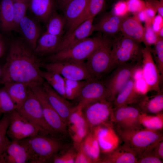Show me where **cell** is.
<instances>
[{
  "label": "cell",
  "mask_w": 163,
  "mask_h": 163,
  "mask_svg": "<svg viewBox=\"0 0 163 163\" xmlns=\"http://www.w3.org/2000/svg\"><path fill=\"white\" fill-rule=\"evenodd\" d=\"M43 63L34 50L22 39L11 43L6 61L2 66L0 84L17 82L29 87L42 85L44 82L40 68Z\"/></svg>",
  "instance_id": "1"
},
{
  "label": "cell",
  "mask_w": 163,
  "mask_h": 163,
  "mask_svg": "<svg viewBox=\"0 0 163 163\" xmlns=\"http://www.w3.org/2000/svg\"><path fill=\"white\" fill-rule=\"evenodd\" d=\"M18 141L27 150L30 163H49L52 157L63 148L59 138L43 134Z\"/></svg>",
  "instance_id": "2"
},
{
  "label": "cell",
  "mask_w": 163,
  "mask_h": 163,
  "mask_svg": "<svg viewBox=\"0 0 163 163\" xmlns=\"http://www.w3.org/2000/svg\"><path fill=\"white\" fill-rule=\"evenodd\" d=\"M115 131L124 144L131 149L137 158L154 144L163 140V135L160 131L144 128L127 129L116 128Z\"/></svg>",
  "instance_id": "3"
},
{
  "label": "cell",
  "mask_w": 163,
  "mask_h": 163,
  "mask_svg": "<svg viewBox=\"0 0 163 163\" xmlns=\"http://www.w3.org/2000/svg\"><path fill=\"white\" fill-rule=\"evenodd\" d=\"M100 37H88L68 49L50 55L48 62L61 61L85 62L106 41Z\"/></svg>",
  "instance_id": "4"
},
{
  "label": "cell",
  "mask_w": 163,
  "mask_h": 163,
  "mask_svg": "<svg viewBox=\"0 0 163 163\" xmlns=\"http://www.w3.org/2000/svg\"><path fill=\"white\" fill-rule=\"evenodd\" d=\"M111 41V55L116 66L142 60V48L139 43L124 36L120 32Z\"/></svg>",
  "instance_id": "5"
},
{
  "label": "cell",
  "mask_w": 163,
  "mask_h": 163,
  "mask_svg": "<svg viewBox=\"0 0 163 163\" xmlns=\"http://www.w3.org/2000/svg\"><path fill=\"white\" fill-rule=\"evenodd\" d=\"M111 41L107 39L85 62L90 74L94 79L100 80L116 67L111 55Z\"/></svg>",
  "instance_id": "6"
},
{
  "label": "cell",
  "mask_w": 163,
  "mask_h": 163,
  "mask_svg": "<svg viewBox=\"0 0 163 163\" xmlns=\"http://www.w3.org/2000/svg\"><path fill=\"white\" fill-rule=\"evenodd\" d=\"M16 110L24 117L38 126L44 134L59 138L46 122L41 104L30 88L27 98Z\"/></svg>",
  "instance_id": "7"
},
{
  "label": "cell",
  "mask_w": 163,
  "mask_h": 163,
  "mask_svg": "<svg viewBox=\"0 0 163 163\" xmlns=\"http://www.w3.org/2000/svg\"><path fill=\"white\" fill-rule=\"evenodd\" d=\"M141 63L142 60L129 62L118 66L112 70L103 82L109 94L110 101H113L120 91L132 78L135 70Z\"/></svg>",
  "instance_id": "8"
},
{
  "label": "cell",
  "mask_w": 163,
  "mask_h": 163,
  "mask_svg": "<svg viewBox=\"0 0 163 163\" xmlns=\"http://www.w3.org/2000/svg\"><path fill=\"white\" fill-rule=\"evenodd\" d=\"M112 102L106 99L90 103L82 108L83 115L90 130L112 123Z\"/></svg>",
  "instance_id": "9"
},
{
  "label": "cell",
  "mask_w": 163,
  "mask_h": 163,
  "mask_svg": "<svg viewBox=\"0 0 163 163\" xmlns=\"http://www.w3.org/2000/svg\"><path fill=\"white\" fill-rule=\"evenodd\" d=\"M42 67L46 71L58 73L69 79L82 81L94 79L88 70L85 62L61 61L43 63Z\"/></svg>",
  "instance_id": "10"
},
{
  "label": "cell",
  "mask_w": 163,
  "mask_h": 163,
  "mask_svg": "<svg viewBox=\"0 0 163 163\" xmlns=\"http://www.w3.org/2000/svg\"><path fill=\"white\" fill-rule=\"evenodd\" d=\"M30 87L41 104L44 118L49 126L59 136L66 134L67 125L49 101L42 85Z\"/></svg>",
  "instance_id": "11"
},
{
  "label": "cell",
  "mask_w": 163,
  "mask_h": 163,
  "mask_svg": "<svg viewBox=\"0 0 163 163\" xmlns=\"http://www.w3.org/2000/svg\"><path fill=\"white\" fill-rule=\"evenodd\" d=\"M39 134H44L38 126L24 117L17 110L11 113L7 135L11 140L18 141Z\"/></svg>",
  "instance_id": "12"
},
{
  "label": "cell",
  "mask_w": 163,
  "mask_h": 163,
  "mask_svg": "<svg viewBox=\"0 0 163 163\" xmlns=\"http://www.w3.org/2000/svg\"><path fill=\"white\" fill-rule=\"evenodd\" d=\"M109 94L104 82L93 79L87 80L82 87L76 98L77 105L83 108L90 103L104 99L109 101Z\"/></svg>",
  "instance_id": "13"
},
{
  "label": "cell",
  "mask_w": 163,
  "mask_h": 163,
  "mask_svg": "<svg viewBox=\"0 0 163 163\" xmlns=\"http://www.w3.org/2000/svg\"><path fill=\"white\" fill-rule=\"evenodd\" d=\"M150 47L145 46L142 49L141 66L143 77L150 91L157 93L161 91L160 83L161 79L158 69L153 58Z\"/></svg>",
  "instance_id": "14"
},
{
  "label": "cell",
  "mask_w": 163,
  "mask_h": 163,
  "mask_svg": "<svg viewBox=\"0 0 163 163\" xmlns=\"http://www.w3.org/2000/svg\"><path fill=\"white\" fill-rule=\"evenodd\" d=\"M89 0H72L63 10L66 29V32L63 37L70 34L80 24Z\"/></svg>",
  "instance_id": "15"
},
{
  "label": "cell",
  "mask_w": 163,
  "mask_h": 163,
  "mask_svg": "<svg viewBox=\"0 0 163 163\" xmlns=\"http://www.w3.org/2000/svg\"><path fill=\"white\" fill-rule=\"evenodd\" d=\"M94 18L88 19L79 24L68 35L63 37L55 52L65 50L88 38L94 31Z\"/></svg>",
  "instance_id": "16"
},
{
  "label": "cell",
  "mask_w": 163,
  "mask_h": 163,
  "mask_svg": "<svg viewBox=\"0 0 163 163\" xmlns=\"http://www.w3.org/2000/svg\"><path fill=\"white\" fill-rule=\"evenodd\" d=\"M42 86L50 104L67 125L75 106L57 93L46 82H44Z\"/></svg>",
  "instance_id": "17"
},
{
  "label": "cell",
  "mask_w": 163,
  "mask_h": 163,
  "mask_svg": "<svg viewBox=\"0 0 163 163\" xmlns=\"http://www.w3.org/2000/svg\"><path fill=\"white\" fill-rule=\"evenodd\" d=\"M96 136L101 152H109L119 145V137L112 123L103 125L93 129Z\"/></svg>",
  "instance_id": "18"
},
{
  "label": "cell",
  "mask_w": 163,
  "mask_h": 163,
  "mask_svg": "<svg viewBox=\"0 0 163 163\" xmlns=\"http://www.w3.org/2000/svg\"><path fill=\"white\" fill-rule=\"evenodd\" d=\"M41 31L37 21L26 15L19 23L17 32L21 34L24 40L34 50L41 35Z\"/></svg>",
  "instance_id": "19"
},
{
  "label": "cell",
  "mask_w": 163,
  "mask_h": 163,
  "mask_svg": "<svg viewBox=\"0 0 163 163\" xmlns=\"http://www.w3.org/2000/svg\"><path fill=\"white\" fill-rule=\"evenodd\" d=\"M4 163H29L30 155L26 148L18 141L11 140L1 158Z\"/></svg>",
  "instance_id": "20"
},
{
  "label": "cell",
  "mask_w": 163,
  "mask_h": 163,
  "mask_svg": "<svg viewBox=\"0 0 163 163\" xmlns=\"http://www.w3.org/2000/svg\"><path fill=\"white\" fill-rule=\"evenodd\" d=\"M104 154L99 163H137L138 158L135 153L124 144Z\"/></svg>",
  "instance_id": "21"
},
{
  "label": "cell",
  "mask_w": 163,
  "mask_h": 163,
  "mask_svg": "<svg viewBox=\"0 0 163 163\" xmlns=\"http://www.w3.org/2000/svg\"><path fill=\"white\" fill-rule=\"evenodd\" d=\"M28 9L37 20L46 24L52 13L56 10V0H27Z\"/></svg>",
  "instance_id": "22"
},
{
  "label": "cell",
  "mask_w": 163,
  "mask_h": 163,
  "mask_svg": "<svg viewBox=\"0 0 163 163\" xmlns=\"http://www.w3.org/2000/svg\"><path fill=\"white\" fill-rule=\"evenodd\" d=\"M123 18L111 12L106 13L97 23L94 24V31H100L109 36H115L120 32Z\"/></svg>",
  "instance_id": "23"
},
{
  "label": "cell",
  "mask_w": 163,
  "mask_h": 163,
  "mask_svg": "<svg viewBox=\"0 0 163 163\" xmlns=\"http://www.w3.org/2000/svg\"><path fill=\"white\" fill-rule=\"evenodd\" d=\"M142 96L136 91L134 80L131 78L120 91L112 102L113 107L136 105Z\"/></svg>",
  "instance_id": "24"
},
{
  "label": "cell",
  "mask_w": 163,
  "mask_h": 163,
  "mask_svg": "<svg viewBox=\"0 0 163 163\" xmlns=\"http://www.w3.org/2000/svg\"><path fill=\"white\" fill-rule=\"evenodd\" d=\"M144 27L133 17L123 18L120 32L124 36L139 43L142 42Z\"/></svg>",
  "instance_id": "25"
},
{
  "label": "cell",
  "mask_w": 163,
  "mask_h": 163,
  "mask_svg": "<svg viewBox=\"0 0 163 163\" xmlns=\"http://www.w3.org/2000/svg\"><path fill=\"white\" fill-rule=\"evenodd\" d=\"M142 113L156 114L163 112V94L161 91L152 97L142 96L135 105Z\"/></svg>",
  "instance_id": "26"
},
{
  "label": "cell",
  "mask_w": 163,
  "mask_h": 163,
  "mask_svg": "<svg viewBox=\"0 0 163 163\" xmlns=\"http://www.w3.org/2000/svg\"><path fill=\"white\" fill-rule=\"evenodd\" d=\"M62 37L45 32L38 40L34 51L37 55L52 54L55 52Z\"/></svg>",
  "instance_id": "27"
},
{
  "label": "cell",
  "mask_w": 163,
  "mask_h": 163,
  "mask_svg": "<svg viewBox=\"0 0 163 163\" xmlns=\"http://www.w3.org/2000/svg\"><path fill=\"white\" fill-rule=\"evenodd\" d=\"M3 85V87L10 96L17 109L27 98L30 87L25 83L17 82L7 83Z\"/></svg>",
  "instance_id": "28"
},
{
  "label": "cell",
  "mask_w": 163,
  "mask_h": 163,
  "mask_svg": "<svg viewBox=\"0 0 163 163\" xmlns=\"http://www.w3.org/2000/svg\"><path fill=\"white\" fill-rule=\"evenodd\" d=\"M14 24L13 0H0V29L9 33L14 31Z\"/></svg>",
  "instance_id": "29"
},
{
  "label": "cell",
  "mask_w": 163,
  "mask_h": 163,
  "mask_svg": "<svg viewBox=\"0 0 163 163\" xmlns=\"http://www.w3.org/2000/svg\"><path fill=\"white\" fill-rule=\"evenodd\" d=\"M80 145L91 159L93 163H99L101 152L98 140L93 129L90 130Z\"/></svg>",
  "instance_id": "30"
},
{
  "label": "cell",
  "mask_w": 163,
  "mask_h": 163,
  "mask_svg": "<svg viewBox=\"0 0 163 163\" xmlns=\"http://www.w3.org/2000/svg\"><path fill=\"white\" fill-rule=\"evenodd\" d=\"M41 75L51 87L58 94L66 98L64 78L59 74L48 71H43Z\"/></svg>",
  "instance_id": "31"
},
{
  "label": "cell",
  "mask_w": 163,
  "mask_h": 163,
  "mask_svg": "<svg viewBox=\"0 0 163 163\" xmlns=\"http://www.w3.org/2000/svg\"><path fill=\"white\" fill-rule=\"evenodd\" d=\"M46 24V32L52 35L63 37L66 25L63 16L55 10L51 15Z\"/></svg>",
  "instance_id": "32"
},
{
  "label": "cell",
  "mask_w": 163,
  "mask_h": 163,
  "mask_svg": "<svg viewBox=\"0 0 163 163\" xmlns=\"http://www.w3.org/2000/svg\"><path fill=\"white\" fill-rule=\"evenodd\" d=\"M139 122L144 128L160 131L163 128V112L153 115L142 113L139 117Z\"/></svg>",
  "instance_id": "33"
},
{
  "label": "cell",
  "mask_w": 163,
  "mask_h": 163,
  "mask_svg": "<svg viewBox=\"0 0 163 163\" xmlns=\"http://www.w3.org/2000/svg\"><path fill=\"white\" fill-rule=\"evenodd\" d=\"M11 113L4 114L0 120V159L1 160L3 154L11 141L8 137L7 131L11 121Z\"/></svg>",
  "instance_id": "34"
},
{
  "label": "cell",
  "mask_w": 163,
  "mask_h": 163,
  "mask_svg": "<svg viewBox=\"0 0 163 163\" xmlns=\"http://www.w3.org/2000/svg\"><path fill=\"white\" fill-rule=\"evenodd\" d=\"M64 79L66 99L68 100L76 99L81 89L87 80L77 81Z\"/></svg>",
  "instance_id": "35"
},
{
  "label": "cell",
  "mask_w": 163,
  "mask_h": 163,
  "mask_svg": "<svg viewBox=\"0 0 163 163\" xmlns=\"http://www.w3.org/2000/svg\"><path fill=\"white\" fill-rule=\"evenodd\" d=\"M151 51L153 60L158 69L161 81L163 78V38L158 37L153 48H151Z\"/></svg>",
  "instance_id": "36"
},
{
  "label": "cell",
  "mask_w": 163,
  "mask_h": 163,
  "mask_svg": "<svg viewBox=\"0 0 163 163\" xmlns=\"http://www.w3.org/2000/svg\"><path fill=\"white\" fill-rule=\"evenodd\" d=\"M14 16V31H17L20 20L26 15L28 9L27 0H13Z\"/></svg>",
  "instance_id": "37"
},
{
  "label": "cell",
  "mask_w": 163,
  "mask_h": 163,
  "mask_svg": "<svg viewBox=\"0 0 163 163\" xmlns=\"http://www.w3.org/2000/svg\"><path fill=\"white\" fill-rule=\"evenodd\" d=\"M105 0H89L87 8L80 21V24L85 20L94 18L103 9Z\"/></svg>",
  "instance_id": "38"
},
{
  "label": "cell",
  "mask_w": 163,
  "mask_h": 163,
  "mask_svg": "<svg viewBox=\"0 0 163 163\" xmlns=\"http://www.w3.org/2000/svg\"><path fill=\"white\" fill-rule=\"evenodd\" d=\"M63 148L52 157L49 163H75L76 154L75 148H70L65 152Z\"/></svg>",
  "instance_id": "39"
},
{
  "label": "cell",
  "mask_w": 163,
  "mask_h": 163,
  "mask_svg": "<svg viewBox=\"0 0 163 163\" xmlns=\"http://www.w3.org/2000/svg\"><path fill=\"white\" fill-rule=\"evenodd\" d=\"M17 107L10 96L3 87L0 88V112L2 113H11Z\"/></svg>",
  "instance_id": "40"
},
{
  "label": "cell",
  "mask_w": 163,
  "mask_h": 163,
  "mask_svg": "<svg viewBox=\"0 0 163 163\" xmlns=\"http://www.w3.org/2000/svg\"><path fill=\"white\" fill-rule=\"evenodd\" d=\"M89 130L88 126L69 129L74 148H76L80 145Z\"/></svg>",
  "instance_id": "41"
},
{
  "label": "cell",
  "mask_w": 163,
  "mask_h": 163,
  "mask_svg": "<svg viewBox=\"0 0 163 163\" xmlns=\"http://www.w3.org/2000/svg\"><path fill=\"white\" fill-rule=\"evenodd\" d=\"M142 42L145 46L150 47L157 41L158 37L152 28L151 23H145Z\"/></svg>",
  "instance_id": "42"
},
{
  "label": "cell",
  "mask_w": 163,
  "mask_h": 163,
  "mask_svg": "<svg viewBox=\"0 0 163 163\" xmlns=\"http://www.w3.org/2000/svg\"><path fill=\"white\" fill-rule=\"evenodd\" d=\"M118 17L124 18L129 13L126 0H119L113 5L110 12Z\"/></svg>",
  "instance_id": "43"
},
{
  "label": "cell",
  "mask_w": 163,
  "mask_h": 163,
  "mask_svg": "<svg viewBox=\"0 0 163 163\" xmlns=\"http://www.w3.org/2000/svg\"><path fill=\"white\" fill-rule=\"evenodd\" d=\"M163 160L157 157L150 149L144 152L137 158V163H162Z\"/></svg>",
  "instance_id": "44"
},
{
  "label": "cell",
  "mask_w": 163,
  "mask_h": 163,
  "mask_svg": "<svg viewBox=\"0 0 163 163\" xmlns=\"http://www.w3.org/2000/svg\"><path fill=\"white\" fill-rule=\"evenodd\" d=\"M129 13L133 14L139 12L145 8V1L143 0H126Z\"/></svg>",
  "instance_id": "45"
},
{
  "label": "cell",
  "mask_w": 163,
  "mask_h": 163,
  "mask_svg": "<svg viewBox=\"0 0 163 163\" xmlns=\"http://www.w3.org/2000/svg\"><path fill=\"white\" fill-rule=\"evenodd\" d=\"M134 81L135 89L138 94L141 95H145L150 91L144 78L137 79Z\"/></svg>",
  "instance_id": "46"
},
{
  "label": "cell",
  "mask_w": 163,
  "mask_h": 163,
  "mask_svg": "<svg viewBox=\"0 0 163 163\" xmlns=\"http://www.w3.org/2000/svg\"><path fill=\"white\" fill-rule=\"evenodd\" d=\"M75 149H76V154L75 163H93L92 161L84 151L80 145Z\"/></svg>",
  "instance_id": "47"
},
{
  "label": "cell",
  "mask_w": 163,
  "mask_h": 163,
  "mask_svg": "<svg viewBox=\"0 0 163 163\" xmlns=\"http://www.w3.org/2000/svg\"><path fill=\"white\" fill-rule=\"evenodd\" d=\"M148 149L151 150L157 157L163 160V140L154 144Z\"/></svg>",
  "instance_id": "48"
},
{
  "label": "cell",
  "mask_w": 163,
  "mask_h": 163,
  "mask_svg": "<svg viewBox=\"0 0 163 163\" xmlns=\"http://www.w3.org/2000/svg\"><path fill=\"white\" fill-rule=\"evenodd\" d=\"M151 26L153 30L158 35L159 31L163 27V17L158 14L155 15L152 21Z\"/></svg>",
  "instance_id": "49"
},
{
  "label": "cell",
  "mask_w": 163,
  "mask_h": 163,
  "mask_svg": "<svg viewBox=\"0 0 163 163\" xmlns=\"http://www.w3.org/2000/svg\"><path fill=\"white\" fill-rule=\"evenodd\" d=\"M72 0H56V6L62 11L66 6Z\"/></svg>",
  "instance_id": "50"
},
{
  "label": "cell",
  "mask_w": 163,
  "mask_h": 163,
  "mask_svg": "<svg viewBox=\"0 0 163 163\" xmlns=\"http://www.w3.org/2000/svg\"><path fill=\"white\" fill-rule=\"evenodd\" d=\"M5 43L3 38L0 34V59L5 53Z\"/></svg>",
  "instance_id": "51"
},
{
  "label": "cell",
  "mask_w": 163,
  "mask_h": 163,
  "mask_svg": "<svg viewBox=\"0 0 163 163\" xmlns=\"http://www.w3.org/2000/svg\"><path fill=\"white\" fill-rule=\"evenodd\" d=\"M158 37L163 38V27L159 31L158 33Z\"/></svg>",
  "instance_id": "52"
},
{
  "label": "cell",
  "mask_w": 163,
  "mask_h": 163,
  "mask_svg": "<svg viewBox=\"0 0 163 163\" xmlns=\"http://www.w3.org/2000/svg\"><path fill=\"white\" fill-rule=\"evenodd\" d=\"M2 66H0V83L2 79Z\"/></svg>",
  "instance_id": "53"
},
{
  "label": "cell",
  "mask_w": 163,
  "mask_h": 163,
  "mask_svg": "<svg viewBox=\"0 0 163 163\" xmlns=\"http://www.w3.org/2000/svg\"><path fill=\"white\" fill-rule=\"evenodd\" d=\"M0 163H3V161L0 159Z\"/></svg>",
  "instance_id": "54"
},
{
  "label": "cell",
  "mask_w": 163,
  "mask_h": 163,
  "mask_svg": "<svg viewBox=\"0 0 163 163\" xmlns=\"http://www.w3.org/2000/svg\"><path fill=\"white\" fill-rule=\"evenodd\" d=\"M2 114V113L1 112H0V120L1 119L0 118H1V115Z\"/></svg>",
  "instance_id": "55"
},
{
  "label": "cell",
  "mask_w": 163,
  "mask_h": 163,
  "mask_svg": "<svg viewBox=\"0 0 163 163\" xmlns=\"http://www.w3.org/2000/svg\"></svg>",
  "instance_id": "56"
}]
</instances>
